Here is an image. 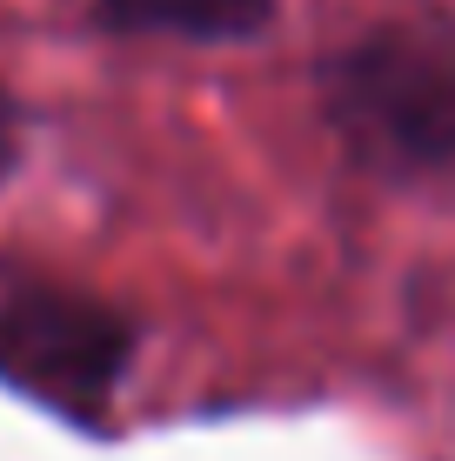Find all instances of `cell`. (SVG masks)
<instances>
[{
  "label": "cell",
  "mask_w": 455,
  "mask_h": 461,
  "mask_svg": "<svg viewBox=\"0 0 455 461\" xmlns=\"http://www.w3.org/2000/svg\"><path fill=\"white\" fill-rule=\"evenodd\" d=\"M322 114L341 148L382 174L455 167V27L388 21L322 68Z\"/></svg>",
  "instance_id": "obj_1"
},
{
  "label": "cell",
  "mask_w": 455,
  "mask_h": 461,
  "mask_svg": "<svg viewBox=\"0 0 455 461\" xmlns=\"http://www.w3.org/2000/svg\"><path fill=\"white\" fill-rule=\"evenodd\" d=\"M128 355L134 328L107 301L68 288H21L0 301V381L60 415H101L128 375Z\"/></svg>",
  "instance_id": "obj_2"
},
{
  "label": "cell",
  "mask_w": 455,
  "mask_h": 461,
  "mask_svg": "<svg viewBox=\"0 0 455 461\" xmlns=\"http://www.w3.org/2000/svg\"><path fill=\"white\" fill-rule=\"evenodd\" d=\"M268 14L275 0H101V27L161 41H248Z\"/></svg>",
  "instance_id": "obj_3"
},
{
  "label": "cell",
  "mask_w": 455,
  "mask_h": 461,
  "mask_svg": "<svg viewBox=\"0 0 455 461\" xmlns=\"http://www.w3.org/2000/svg\"><path fill=\"white\" fill-rule=\"evenodd\" d=\"M14 134H21V121H14V101L0 94V174H7V161H14Z\"/></svg>",
  "instance_id": "obj_4"
}]
</instances>
